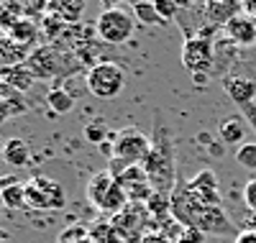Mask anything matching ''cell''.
<instances>
[{
	"instance_id": "obj_1",
	"label": "cell",
	"mask_w": 256,
	"mask_h": 243,
	"mask_svg": "<svg viewBox=\"0 0 256 243\" xmlns=\"http://www.w3.org/2000/svg\"><path fill=\"white\" fill-rule=\"evenodd\" d=\"M169 202H172V218L184 228H198L205 236H236V226L230 223L228 212L216 205H205L190 192L187 182H177Z\"/></svg>"
},
{
	"instance_id": "obj_2",
	"label": "cell",
	"mask_w": 256,
	"mask_h": 243,
	"mask_svg": "<svg viewBox=\"0 0 256 243\" xmlns=\"http://www.w3.org/2000/svg\"><path fill=\"white\" fill-rule=\"evenodd\" d=\"M141 166L154 192L172 194V190L177 187V148H174V134L166 128V123L162 120L156 123L152 151H148V156Z\"/></svg>"
},
{
	"instance_id": "obj_3",
	"label": "cell",
	"mask_w": 256,
	"mask_h": 243,
	"mask_svg": "<svg viewBox=\"0 0 256 243\" xmlns=\"http://www.w3.org/2000/svg\"><path fill=\"white\" fill-rule=\"evenodd\" d=\"M26 67L36 80H64L67 74L77 72L82 67V62H74L72 54L56 49L54 44H41V46L31 49Z\"/></svg>"
},
{
	"instance_id": "obj_4",
	"label": "cell",
	"mask_w": 256,
	"mask_h": 243,
	"mask_svg": "<svg viewBox=\"0 0 256 243\" xmlns=\"http://www.w3.org/2000/svg\"><path fill=\"white\" fill-rule=\"evenodd\" d=\"M88 200L102 212H123L126 205H131L118 180H113L108 172H98L88 182Z\"/></svg>"
},
{
	"instance_id": "obj_5",
	"label": "cell",
	"mask_w": 256,
	"mask_h": 243,
	"mask_svg": "<svg viewBox=\"0 0 256 243\" xmlns=\"http://www.w3.org/2000/svg\"><path fill=\"white\" fill-rule=\"evenodd\" d=\"M84 84L88 90L95 95V98H102V100H110L116 95H120L123 84H126V74L123 70L118 67L116 62H95L90 64L88 74H84Z\"/></svg>"
},
{
	"instance_id": "obj_6",
	"label": "cell",
	"mask_w": 256,
	"mask_h": 243,
	"mask_svg": "<svg viewBox=\"0 0 256 243\" xmlns=\"http://www.w3.org/2000/svg\"><path fill=\"white\" fill-rule=\"evenodd\" d=\"M182 67L195 74H210L216 72V41L208 36H192L182 44Z\"/></svg>"
},
{
	"instance_id": "obj_7",
	"label": "cell",
	"mask_w": 256,
	"mask_h": 243,
	"mask_svg": "<svg viewBox=\"0 0 256 243\" xmlns=\"http://www.w3.org/2000/svg\"><path fill=\"white\" fill-rule=\"evenodd\" d=\"M95 34L102 38V44H110V46L126 44L134 36V18L123 8L108 6L95 20Z\"/></svg>"
},
{
	"instance_id": "obj_8",
	"label": "cell",
	"mask_w": 256,
	"mask_h": 243,
	"mask_svg": "<svg viewBox=\"0 0 256 243\" xmlns=\"http://www.w3.org/2000/svg\"><path fill=\"white\" fill-rule=\"evenodd\" d=\"M26 205L31 210H62L67 205L64 187L49 176H34L26 184Z\"/></svg>"
},
{
	"instance_id": "obj_9",
	"label": "cell",
	"mask_w": 256,
	"mask_h": 243,
	"mask_svg": "<svg viewBox=\"0 0 256 243\" xmlns=\"http://www.w3.org/2000/svg\"><path fill=\"white\" fill-rule=\"evenodd\" d=\"M148 151H152V138L144 136L138 128H123L113 136V156L123 159L126 164H144Z\"/></svg>"
},
{
	"instance_id": "obj_10",
	"label": "cell",
	"mask_w": 256,
	"mask_h": 243,
	"mask_svg": "<svg viewBox=\"0 0 256 243\" xmlns=\"http://www.w3.org/2000/svg\"><path fill=\"white\" fill-rule=\"evenodd\" d=\"M187 187L190 192L200 197L205 205H216V208H223V200H220V184H218V176L212 169H202L198 172L192 180H187Z\"/></svg>"
},
{
	"instance_id": "obj_11",
	"label": "cell",
	"mask_w": 256,
	"mask_h": 243,
	"mask_svg": "<svg viewBox=\"0 0 256 243\" xmlns=\"http://www.w3.org/2000/svg\"><path fill=\"white\" fill-rule=\"evenodd\" d=\"M223 36L233 46H256V20L241 10L236 18H230L223 26Z\"/></svg>"
},
{
	"instance_id": "obj_12",
	"label": "cell",
	"mask_w": 256,
	"mask_h": 243,
	"mask_svg": "<svg viewBox=\"0 0 256 243\" xmlns=\"http://www.w3.org/2000/svg\"><path fill=\"white\" fill-rule=\"evenodd\" d=\"M223 90L238 108H246L256 100V80L254 77H238V74H226L223 77Z\"/></svg>"
},
{
	"instance_id": "obj_13",
	"label": "cell",
	"mask_w": 256,
	"mask_h": 243,
	"mask_svg": "<svg viewBox=\"0 0 256 243\" xmlns=\"http://www.w3.org/2000/svg\"><path fill=\"white\" fill-rule=\"evenodd\" d=\"M28 100L24 92L13 90L10 84H6L0 80V126H6L8 118H16V116H24L28 113Z\"/></svg>"
},
{
	"instance_id": "obj_14",
	"label": "cell",
	"mask_w": 256,
	"mask_h": 243,
	"mask_svg": "<svg viewBox=\"0 0 256 243\" xmlns=\"http://www.w3.org/2000/svg\"><path fill=\"white\" fill-rule=\"evenodd\" d=\"M31 49L24 46V44H18L8 36H0V77H3L8 70L18 67V64H26Z\"/></svg>"
},
{
	"instance_id": "obj_15",
	"label": "cell",
	"mask_w": 256,
	"mask_h": 243,
	"mask_svg": "<svg viewBox=\"0 0 256 243\" xmlns=\"http://www.w3.org/2000/svg\"><path fill=\"white\" fill-rule=\"evenodd\" d=\"M241 13V3H228V0H212V3H205V20L208 26L220 28L228 24L230 18H236Z\"/></svg>"
},
{
	"instance_id": "obj_16",
	"label": "cell",
	"mask_w": 256,
	"mask_h": 243,
	"mask_svg": "<svg viewBox=\"0 0 256 243\" xmlns=\"http://www.w3.org/2000/svg\"><path fill=\"white\" fill-rule=\"evenodd\" d=\"M46 13L59 18L64 26H77L84 13V3L82 0H49Z\"/></svg>"
},
{
	"instance_id": "obj_17",
	"label": "cell",
	"mask_w": 256,
	"mask_h": 243,
	"mask_svg": "<svg viewBox=\"0 0 256 243\" xmlns=\"http://www.w3.org/2000/svg\"><path fill=\"white\" fill-rule=\"evenodd\" d=\"M246 128H248V123L244 120V116H228L218 126V138L226 146H236V144L241 146V144H246Z\"/></svg>"
},
{
	"instance_id": "obj_18",
	"label": "cell",
	"mask_w": 256,
	"mask_h": 243,
	"mask_svg": "<svg viewBox=\"0 0 256 243\" xmlns=\"http://www.w3.org/2000/svg\"><path fill=\"white\" fill-rule=\"evenodd\" d=\"M41 36V28H38V20H31V18H20L18 24L8 31V38L18 41V44H24V46H34L36 38Z\"/></svg>"
},
{
	"instance_id": "obj_19",
	"label": "cell",
	"mask_w": 256,
	"mask_h": 243,
	"mask_svg": "<svg viewBox=\"0 0 256 243\" xmlns=\"http://www.w3.org/2000/svg\"><path fill=\"white\" fill-rule=\"evenodd\" d=\"M46 108L54 116H67L74 110V95L70 90H64V87H52L46 95Z\"/></svg>"
},
{
	"instance_id": "obj_20",
	"label": "cell",
	"mask_w": 256,
	"mask_h": 243,
	"mask_svg": "<svg viewBox=\"0 0 256 243\" xmlns=\"http://www.w3.org/2000/svg\"><path fill=\"white\" fill-rule=\"evenodd\" d=\"M0 80H3L6 84H10L13 87V90H18V92H28L31 90V87H34V82H36V77L31 74V70L26 67V64H18V67H13V70H8L3 77H0Z\"/></svg>"
},
{
	"instance_id": "obj_21",
	"label": "cell",
	"mask_w": 256,
	"mask_h": 243,
	"mask_svg": "<svg viewBox=\"0 0 256 243\" xmlns=\"http://www.w3.org/2000/svg\"><path fill=\"white\" fill-rule=\"evenodd\" d=\"M3 159H6L10 166H26V164H28V159H31L28 144H26L24 138H10V141H6Z\"/></svg>"
},
{
	"instance_id": "obj_22",
	"label": "cell",
	"mask_w": 256,
	"mask_h": 243,
	"mask_svg": "<svg viewBox=\"0 0 256 243\" xmlns=\"http://www.w3.org/2000/svg\"><path fill=\"white\" fill-rule=\"evenodd\" d=\"M0 205H6L8 210H26V187L20 182L8 184L3 192H0Z\"/></svg>"
},
{
	"instance_id": "obj_23",
	"label": "cell",
	"mask_w": 256,
	"mask_h": 243,
	"mask_svg": "<svg viewBox=\"0 0 256 243\" xmlns=\"http://www.w3.org/2000/svg\"><path fill=\"white\" fill-rule=\"evenodd\" d=\"M24 18L20 3H0V36H8V31Z\"/></svg>"
},
{
	"instance_id": "obj_24",
	"label": "cell",
	"mask_w": 256,
	"mask_h": 243,
	"mask_svg": "<svg viewBox=\"0 0 256 243\" xmlns=\"http://www.w3.org/2000/svg\"><path fill=\"white\" fill-rule=\"evenodd\" d=\"M84 138H88V144H95V146H100V144H105L113 134H110V128H108V123H105V118H92L90 123H84Z\"/></svg>"
},
{
	"instance_id": "obj_25",
	"label": "cell",
	"mask_w": 256,
	"mask_h": 243,
	"mask_svg": "<svg viewBox=\"0 0 256 243\" xmlns=\"http://www.w3.org/2000/svg\"><path fill=\"white\" fill-rule=\"evenodd\" d=\"M134 16L141 20V24H146V26H159V28H166L169 24L156 13V8H154V3H134Z\"/></svg>"
},
{
	"instance_id": "obj_26",
	"label": "cell",
	"mask_w": 256,
	"mask_h": 243,
	"mask_svg": "<svg viewBox=\"0 0 256 243\" xmlns=\"http://www.w3.org/2000/svg\"><path fill=\"white\" fill-rule=\"evenodd\" d=\"M144 182H148V176H146V172H144V166H141V164L128 166V169L118 176V184H120L123 190H131V187L144 184Z\"/></svg>"
},
{
	"instance_id": "obj_27",
	"label": "cell",
	"mask_w": 256,
	"mask_h": 243,
	"mask_svg": "<svg viewBox=\"0 0 256 243\" xmlns=\"http://www.w3.org/2000/svg\"><path fill=\"white\" fill-rule=\"evenodd\" d=\"M236 164L246 172H256V144H241L236 148Z\"/></svg>"
},
{
	"instance_id": "obj_28",
	"label": "cell",
	"mask_w": 256,
	"mask_h": 243,
	"mask_svg": "<svg viewBox=\"0 0 256 243\" xmlns=\"http://www.w3.org/2000/svg\"><path fill=\"white\" fill-rule=\"evenodd\" d=\"M154 3V8H156V13L166 20H177V16H180V6L174 3V0H152Z\"/></svg>"
},
{
	"instance_id": "obj_29",
	"label": "cell",
	"mask_w": 256,
	"mask_h": 243,
	"mask_svg": "<svg viewBox=\"0 0 256 243\" xmlns=\"http://www.w3.org/2000/svg\"><path fill=\"white\" fill-rule=\"evenodd\" d=\"M244 202L251 210V215H256V176H254V180H248L246 187H244Z\"/></svg>"
},
{
	"instance_id": "obj_30",
	"label": "cell",
	"mask_w": 256,
	"mask_h": 243,
	"mask_svg": "<svg viewBox=\"0 0 256 243\" xmlns=\"http://www.w3.org/2000/svg\"><path fill=\"white\" fill-rule=\"evenodd\" d=\"M177 243H205V233L198 228H184L182 236L177 238Z\"/></svg>"
},
{
	"instance_id": "obj_31",
	"label": "cell",
	"mask_w": 256,
	"mask_h": 243,
	"mask_svg": "<svg viewBox=\"0 0 256 243\" xmlns=\"http://www.w3.org/2000/svg\"><path fill=\"white\" fill-rule=\"evenodd\" d=\"M241 116H244V120L254 128V134H256V102H251V105L241 108Z\"/></svg>"
},
{
	"instance_id": "obj_32",
	"label": "cell",
	"mask_w": 256,
	"mask_h": 243,
	"mask_svg": "<svg viewBox=\"0 0 256 243\" xmlns=\"http://www.w3.org/2000/svg\"><path fill=\"white\" fill-rule=\"evenodd\" d=\"M208 154H210L212 159H220L223 154H226V144H223V141H212V144L208 146Z\"/></svg>"
},
{
	"instance_id": "obj_33",
	"label": "cell",
	"mask_w": 256,
	"mask_h": 243,
	"mask_svg": "<svg viewBox=\"0 0 256 243\" xmlns=\"http://www.w3.org/2000/svg\"><path fill=\"white\" fill-rule=\"evenodd\" d=\"M236 243H256V230H241L236 236Z\"/></svg>"
},
{
	"instance_id": "obj_34",
	"label": "cell",
	"mask_w": 256,
	"mask_h": 243,
	"mask_svg": "<svg viewBox=\"0 0 256 243\" xmlns=\"http://www.w3.org/2000/svg\"><path fill=\"white\" fill-rule=\"evenodd\" d=\"M116 136V134H113ZM113 136L108 138V141H105V144H100L98 148H100V154H102V156H108V159H113Z\"/></svg>"
},
{
	"instance_id": "obj_35",
	"label": "cell",
	"mask_w": 256,
	"mask_h": 243,
	"mask_svg": "<svg viewBox=\"0 0 256 243\" xmlns=\"http://www.w3.org/2000/svg\"><path fill=\"white\" fill-rule=\"evenodd\" d=\"M212 141H216V138H212V134H208V130H200V134H198V146L208 148Z\"/></svg>"
},
{
	"instance_id": "obj_36",
	"label": "cell",
	"mask_w": 256,
	"mask_h": 243,
	"mask_svg": "<svg viewBox=\"0 0 256 243\" xmlns=\"http://www.w3.org/2000/svg\"><path fill=\"white\" fill-rule=\"evenodd\" d=\"M241 10H244L248 18L256 20V0H246V3H241Z\"/></svg>"
},
{
	"instance_id": "obj_37",
	"label": "cell",
	"mask_w": 256,
	"mask_h": 243,
	"mask_svg": "<svg viewBox=\"0 0 256 243\" xmlns=\"http://www.w3.org/2000/svg\"><path fill=\"white\" fill-rule=\"evenodd\" d=\"M13 182H18L16 176H3V174H0V192H3L8 184H13Z\"/></svg>"
},
{
	"instance_id": "obj_38",
	"label": "cell",
	"mask_w": 256,
	"mask_h": 243,
	"mask_svg": "<svg viewBox=\"0 0 256 243\" xmlns=\"http://www.w3.org/2000/svg\"><path fill=\"white\" fill-rule=\"evenodd\" d=\"M208 80H210V74H195V77H192V82H198L200 87H202V84H208Z\"/></svg>"
},
{
	"instance_id": "obj_39",
	"label": "cell",
	"mask_w": 256,
	"mask_h": 243,
	"mask_svg": "<svg viewBox=\"0 0 256 243\" xmlns=\"http://www.w3.org/2000/svg\"><path fill=\"white\" fill-rule=\"evenodd\" d=\"M246 230H256V215H251V218L246 220Z\"/></svg>"
},
{
	"instance_id": "obj_40",
	"label": "cell",
	"mask_w": 256,
	"mask_h": 243,
	"mask_svg": "<svg viewBox=\"0 0 256 243\" xmlns=\"http://www.w3.org/2000/svg\"><path fill=\"white\" fill-rule=\"evenodd\" d=\"M8 238H10V233H8V230H6L3 226H0V243H6Z\"/></svg>"
},
{
	"instance_id": "obj_41",
	"label": "cell",
	"mask_w": 256,
	"mask_h": 243,
	"mask_svg": "<svg viewBox=\"0 0 256 243\" xmlns=\"http://www.w3.org/2000/svg\"><path fill=\"white\" fill-rule=\"evenodd\" d=\"M3 151H6V144H3V141H0V156H3Z\"/></svg>"
},
{
	"instance_id": "obj_42",
	"label": "cell",
	"mask_w": 256,
	"mask_h": 243,
	"mask_svg": "<svg viewBox=\"0 0 256 243\" xmlns=\"http://www.w3.org/2000/svg\"><path fill=\"white\" fill-rule=\"evenodd\" d=\"M159 243H169V240H162V238H159Z\"/></svg>"
}]
</instances>
